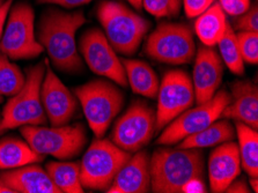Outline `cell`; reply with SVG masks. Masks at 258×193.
<instances>
[{
    "label": "cell",
    "instance_id": "1",
    "mask_svg": "<svg viewBox=\"0 0 258 193\" xmlns=\"http://www.w3.org/2000/svg\"><path fill=\"white\" fill-rule=\"evenodd\" d=\"M205 160L201 148H158L150 160L151 191L204 192Z\"/></svg>",
    "mask_w": 258,
    "mask_h": 193
},
{
    "label": "cell",
    "instance_id": "2",
    "mask_svg": "<svg viewBox=\"0 0 258 193\" xmlns=\"http://www.w3.org/2000/svg\"><path fill=\"white\" fill-rule=\"evenodd\" d=\"M86 23L81 11L64 12L56 9L45 11L40 20L37 39L54 68L61 72L79 73L84 62L77 49L76 34Z\"/></svg>",
    "mask_w": 258,
    "mask_h": 193
},
{
    "label": "cell",
    "instance_id": "3",
    "mask_svg": "<svg viewBox=\"0 0 258 193\" xmlns=\"http://www.w3.org/2000/svg\"><path fill=\"white\" fill-rule=\"evenodd\" d=\"M96 15L109 44L123 56L135 54L151 28L146 19L120 3H100Z\"/></svg>",
    "mask_w": 258,
    "mask_h": 193
},
{
    "label": "cell",
    "instance_id": "4",
    "mask_svg": "<svg viewBox=\"0 0 258 193\" xmlns=\"http://www.w3.org/2000/svg\"><path fill=\"white\" fill-rule=\"evenodd\" d=\"M86 119L96 138H102L124 105V94L112 81L96 79L74 88Z\"/></svg>",
    "mask_w": 258,
    "mask_h": 193
},
{
    "label": "cell",
    "instance_id": "5",
    "mask_svg": "<svg viewBox=\"0 0 258 193\" xmlns=\"http://www.w3.org/2000/svg\"><path fill=\"white\" fill-rule=\"evenodd\" d=\"M25 140L37 154L69 160L81 154L88 137L81 123L46 127L43 125H25L20 127Z\"/></svg>",
    "mask_w": 258,
    "mask_h": 193
},
{
    "label": "cell",
    "instance_id": "6",
    "mask_svg": "<svg viewBox=\"0 0 258 193\" xmlns=\"http://www.w3.org/2000/svg\"><path fill=\"white\" fill-rule=\"evenodd\" d=\"M131 153L117 147L111 140H93L80 162V182L84 188L107 191Z\"/></svg>",
    "mask_w": 258,
    "mask_h": 193
},
{
    "label": "cell",
    "instance_id": "7",
    "mask_svg": "<svg viewBox=\"0 0 258 193\" xmlns=\"http://www.w3.org/2000/svg\"><path fill=\"white\" fill-rule=\"evenodd\" d=\"M45 74V62H40L28 69L26 82L20 92L11 96L2 113L3 127L5 130L21 127L25 125H44L46 115L41 101V86Z\"/></svg>",
    "mask_w": 258,
    "mask_h": 193
},
{
    "label": "cell",
    "instance_id": "8",
    "mask_svg": "<svg viewBox=\"0 0 258 193\" xmlns=\"http://www.w3.org/2000/svg\"><path fill=\"white\" fill-rule=\"evenodd\" d=\"M0 38V52L12 60L33 59L44 51L35 36V13L29 4L12 6Z\"/></svg>",
    "mask_w": 258,
    "mask_h": 193
},
{
    "label": "cell",
    "instance_id": "9",
    "mask_svg": "<svg viewBox=\"0 0 258 193\" xmlns=\"http://www.w3.org/2000/svg\"><path fill=\"white\" fill-rule=\"evenodd\" d=\"M145 52L163 64H189L196 54L192 30L184 23H161L147 37Z\"/></svg>",
    "mask_w": 258,
    "mask_h": 193
},
{
    "label": "cell",
    "instance_id": "10",
    "mask_svg": "<svg viewBox=\"0 0 258 193\" xmlns=\"http://www.w3.org/2000/svg\"><path fill=\"white\" fill-rule=\"evenodd\" d=\"M156 131V111L144 101H136L120 116L112 128L110 140L123 151L143 149Z\"/></svg>",
    "mask_w": 258,
    "mask_h": 193
},
{
    "label": "cell",
    "instance_id": "11",
    "mask_svg": "<svg viewBox=\"0 0 258 193\" xmlns=\"http://www.w3.org/2000/svg\"><path fill=\"white\" fill-rule=\"evenodd\" d=\"M230 102V94L221 89L205 103L197 104L196 108H189L184 112L171 120L165 128L156 143L159 145L177 144L186 137L195 135L206 128L213 121L219 119Z\"/></svg>",
    "mask_w": 258,
    "mask_h": 193
},
{
    "label": "cell",
    "instance_id": "12",
    "mask_svg": "<svg viewBox=\"0 0 258 193\" xmlns=\"http://www.w3.org/2000/svg\"><path fill=\"white\" fill-rule=\"evenodd\" d=\"M156 97V131H160L195 103L194 85L189 74L183 70L167 71Z\"/></svg>",
    "mask_w": 258,
    "mask_h": 193
},
{
    "label": "cell",
    "instance_id": "13",
    "mask_svg": "<svg viewBox=\"0 0 258 193\" xmlns=\"http://www.w3.org/2000/svg\"><path fill=\"white\" fill-rule=\"evenodd\" d=\"M80 53L92 72L104 77L122 87L127 86L124 66L107 37L99 28H91L83 34L79 42Z\"/></svg>",
    "mask_w": 258,
    "mask_h": 193
},
{
    "label": "cell",
    "instance_id": "14",
    "mask_svg": "<svg viewBox=\"0 0 258 193\" xmlns=\"http://www.w3.org/2000/svg\"><path fill=\"white\" fill-rule=\"evenodd\" d=\"M41 101L52 126L66 125L78 110V100L45 62V77L41 86Z\"/></svg>",
    "mask_w": 258,
    "mask_h": 193
},
{
    "label": "cell",
    "instance_id": "15",
    "mask_svg": "<svg viewBox=\"0 0 258 193\" xmlns=\"http://www.w3.org/2000/svg\"><path fill=\"white\" fill-rule=\"evenodd\" d=\"M194 65L192 85L195 101L205 103L214 96L224 77V62L216 50L211 46H199Z\"/></svg>",
    "mask_w": 258,
    "mask_h": 193
},
{
    "label": "cell",
    "instance_id": "16",
    "mask_svg": "<svg viewBox=\"0 0 258 193\" xmlns=\"http://www.w3.org/2000/svg\"><path fill=\"white\" fill-rule=\"evenodd\" d=\"M241 172V161L237 144L234 141L218 145L209 159V180L211 191L220 193L237 178Z\"/></svg>",
    "mask_w": 258,
    "mask_h": 193
},
{
    "label": "cell",
    "instance_id": "17",
    "mask_svg": "<svg viewBox=\"0 0 258 193\" xmlns=\"http://www.w3.org/2000/svg\"><path fill=\"white\" fill-rule=\"evenodd\" d=\"M150 154L146 151L136 152L117 172L108 193H146L151 191Z\"/></svg>",
    "mask_w": 258,
    "mask_h": 193
},
{
    "label": "cell",
    "instance_id": "18",
    "mask_svg": "<svg viewBox=\"0 0 258 193\" xmlns=\"http://www.w3.org/2000/svg\"><path fill=\"white\" fill-rule=\"evenodd\" d=\"M220 118L234 119L258 128V89L249 80L236 81L232 86L230 102L222 110Z\"/></svg>",
    "mask_w": 258,
    "mask_h": 193
},
{
    "label": "cell",
    "instance_id": "19",
    "mask_svg": "<svg viewBox=\"0 0 258 193\" xmlns=\"http://www.w3.org/2000/svg\"><path fill=\"white\" fill-rule=\"evenodd\" d=\"M0 178L14 193H61L46 170L37 164L9 169L0 172Z\"/></svg>",
    "mask_w": 258,
    "mask_h": 193
},
{
    "label": "cell",
    "instance_id": "20",
    "mask_svg": "<svg viewBox=\"0 0 258 193\" xmlns=\"http://www.w3.org/2000/svg\"><path fill=\"white\" fill-rule=\"evenodd\" d=\"M127 82L134 93L148 98H155L160 81L155 71L147 62L137 59H122Z\"/></svg>",
    "mask_w": 258,
    "mask_h": 193
},
{
    "label": "cell",
    "instance_id": "21",
    "mask_svg": "<svg viewBox=\"0 0 258 193\" xmlns=\"http://www.w3.org/2000/svg\"><path fill=\"white\" fill-rule=\"evenodd\" d=\"M228 22L225 12L219 4H212L204 13L197 17L195 31L203 45L216 46L227 30Z\"/></svg>",
    "mask_w": 258,
    "mask_h": 193
},
{
    "label": "cell",
    "instance_id": "22",
    "mask_svg": "<svg viewBox=\"0 0 258 193\" xmlns=\"http://www.w3.org/2000/svg\"><path fill=\"white\" fill-rule=\"evenodd\" d=\"M236 136L235 127L228 119L222 118L221 120H216L195 135L186 137L179 141L177 147L179 148H206L213 147L220 144L234 140Z\"/></svg>",
    "mask_w": 258,
    "mask_h": 193
},
{
    "label": "cell",
    "instance_id": "23",
    "mask_svg": "<svg viewBox=\"0 0 258 193\" xmlns=\"http://www.w3.org/2000/svg\"><path fill=\"white\" fill-rule=\"evenodd\" d=\"M43 160L44 156L37 154L26 140L18 138H4L0 140V170L42 162Z\"/></svg>",
    "mask_w": 258,
    "mask_h": 193
},
{
    "label": "cell",
    "instance_id": "24",
    "mask_svg": "<svg viewBox=\"0 0 258 193\" xmlns=\"http://www.w3.org/2000/svg\"><path fill=\"white\" fill-rule=\"evenodd\" d=\"M236 137L238 138V154L241 167L249 177L258 176V133L249 125L236 121Z\"/></svg>",
    "mask_w": 258,
    "mask_h": 193
},
{
    "label": "cell",
    "instance_id": "25",
    "mask_svg": "<svg viewBox=\"0 0 258 193\" xmlns=\"http://www.w3.org/2000/svg\"><path fill=\"white\" fill-rule=\"evenodd\" d=\"M45 170L61 193L85 192L80 182V163L51 161L46 163Z\"/></svg>",
    "mask_w": 258,
    "mask_h": 193
},
{
    "label": "cell",
    "instance_id": "26",
    "mask_svg": "<svg viewBox=\"0 0 258 193\" xmlns=\"http://www.w3.org/2000/svg\"><path fill=\"white\" fill-rule=\"evenodd\" d=\"M220 57L225 65L235 76H243L244 74V61L242 59L240 48L236 38V34L234 29L228 25L227 30L220 41L218 42Z\"/></svg>",
    "mask_w": 258,
    "mask_h": 193
},
{
    "label": "cell",
    "instance_id": "27",
    "mask_svg": "<svg viewBox=\"0 0 258 193\" xmlns=\"http://www.w3.org/2000/svg\"><path fill=\"white\" fill-rule=\"evenodd\" d=\"M26 82V76L18 65L0 52V96H13L20 92Z\"/></svg>",
    "mask_w": 258,
    "mask_h": 193
},
{
    "label": "cell",
    "instance_id": "28",
    "mask_svg": "<svg viewBox=\"0 0 258 193\" xmlns=\"http://www.w3.org/2000/svg\"><path fill=\"white\" fill-rule=\"evenodd\" d=\"M142 7L155 18H171L179 13L182 0H142Z\"/></svg>",
    "mask_w": 258,
    "mask_h": 193
},
{
    "label": "cell",
    "instance_id": "29",
    "mask_svg": "<svg viewBox=\"0 0 258 193\" xmlns=\"http://www.w3.org/2000/svg\"><path fill=\"white\" fill-rule=\"evenodd\" d=\"M236 38L243 61L256 65L258 61V33L238 31Z\"/></svg>",
    "mask_w": 258,
    "mask_h": 193
},
{
    "label": "cell",
    "instance_id": "30",
    "mask_svg": "<svg viewBox=\"0 0 258 193\" xmlns=\"http://www.w3.org/2000/svg\"><path fill=\"white\" fill-rule=\"evenodd\" d=\"M235 29L238 31L258 33V7L257 4L250 5L249 9L238 15L235 21Z\"/></svg>",
    "mask_w": 258,
    "mask_h": 193
},
{
    "label": "cell",
    "instance_id": "31",
    "mask_svg": "<svg viewBox=\"0 0 258 193\" xmlns=\"http://www.w3.org/2000/svg\"><path fill=\"white\" fill-rule=\"evenodd\" d=\"M219 5L230 17H238L247 11L251 3L250 0H219Z\"/></svg>",
    "mask_w": 258,
    "mask_h": 193
},
{
    "label": "cell",
    "instance_id": "32",
    "mask_svg": "<svg viewBox=\"0 0 258 193\" xmlns=\"http://www.w3.org/2000/svg\"><path fill=\"white\" fill-rule=\"evenodd\" d=\"M183 7L187 18H197L209 9L214 0H183Z\"/></svg>",
    "mask_w": 258,
    "mask_h": 193
},
{
    "label": "cell",
    "instance_id": "33",
    "mask_svg": "<svg viewBox=\"0 0 258 193\" xmlns=\"http://www.w3.org/2000/svg\"><path fill=\"white\" fill-rule=\"evenodd\" d=\"M91 2L92 0H37V3L40 4H52V5L65 7V9H76L78 6L86 5Z\"/></svg>",
    "mask_w": 258,
    "mask_h": 193
},
{
    "label": "cell",
    "instance_id": "34",
    "mask_svg": "<svg viewBox=\"0 0 258 193\" xmlns=\"http://www.w3.org/2000/svg\"><path fill=\"white\" fill-rule=\"evenodd\" d=\"M224 192L227 193H249L251 192L250 190L249 185L245 182L244 178H240V179H234L232 183H230L227 187L225 188Z\"/></svg>",
    "mask_w": 258,
    "mask_h": 193
},
{
    "label": "cell",
    "instance_id": "35",
    "mask_svg": "<svg viewBox=\"0 0 258 193\" xmlns=\"http://www.w3.org/2000/svg\"><path fill=\"white\" fill-rule=\"evenodd\" d=\"M12 4H13V0H6V2L4 3V5L2 6V9H0V38H2L4 27H5V22L7 15H9L10 9L12 7Z\"/></svg>",
    "mask_w": 258,
    "mask_h": 193
},
{
    "label": "cell",
    "instance_id": "36",
    "mask_svg": "<svg viewBox=\"0 0 258 193\" xmlns=\"http://www.w3.org/2000/svg\"><path fill=\"white\" fill-rule=\"evenodd\" d=\"M249 184L251 186V190L253 192H258V182H257V177H250L249 178Z\"/></svg>",
    "mask_w": 258,
    "mask_h": 193
},
{
    "label": "cell",
    "instance_id": "37",
    "mask_svg": "<svg viewBox=\"0 0 258 193\" xmlns=\"http://www.w3.org/2000/svg\"><path fill=\"white\" fill-rule=\"evenodd\" d=\"M0 193H14L12 191V188H10L5 183L3 182L2 178H0Z\"/></svg>",
    "mask_w": 258,
    "mask_h": 193
},
{
    "label": "cell",
    "instance_id": "38",
    "mask_svg": "<svg viewBox=\"0 0 258 193\" xmlns=\"http://www.w3.org/2000/svg\"><path fill=\"white\" fill-rule=\"evenodd\" d=\"M128 4H131L132 6L135 7L137 10L142 9V0H126Z\"/></svg>",
    "mask_w": 258,
    "mask_h": 193
},
{
    "label": "cell",
    "instance_id": "39",
    "mask_svg": "<svg viewBox=\"0 0 258 193\" xmlns=\"http://www.w3.org/2000/svg\"><path fill=\"white\" fill-rule=\"evenodd\" d=\"M6 130L3 127V121H2V112H0V135H3L4 132H5Z\"/></svg>",
    "mask_w": 258,
    "mask_h": 193
},
{
    "label": "cell",
    "instance_id": "40",
    "mask_svg": "<svg viewBox=\"0 0 258 193\" xmlns=\"http://www.w3.org/2000/svg\"><path fill=\"white\" fill-rule=\"evenodd\" d=\"M4 3H5V0H0V9H2V6L4 5Z\"/></svg>",
    "mask_w": 258,
    "mask_h": 193
},
{
    "label": "cell",
    "instance_id": "41",
    "mask_svg": "<svg viewBox=\"0 0 258 193\" xmlns=\"http://www.w3.org/2000/svg\"><path fill=\"white\" fill-rule=\"evenodd\" d=\"M3 102V96H0V103H2Z\"/></svg>",
    "mask_w": 258,
    "mask_h": 193
}]
</instances>
